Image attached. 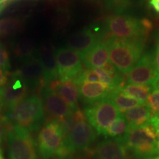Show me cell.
Instances as JSON below:
<instances>
[{
	"label": "cell",
	"instance_id": "9a60e30c",
	"mask_svg": "<svg viewBox=\"0 0 159 159\" xmlns=\"http://www.w3.org/2000/svg\"><path fill=\"white\" fill-rule=\"evenodd\" d=\"M38 58L43 69V83H52L58 77L55 51L49 45H43L37 51Z\"/></svg>",
	"mask_w": 159,
	"mask_h": 159
},
{
	"label": "cell",
	"instance_id": "ba28073f",
	"mask_svg": "<svg viewBox=\"0 0 159 159\" xmlns=\"http://www.w3.org/2000/svg\"><path fill=\"white\" fill-rule=\"evenodd\" d=\"M55 57L61 80L76 81L84 71L80 55L77 52L68 47H61L55 50Z\"/></svg>",
	"mask_w": 159,
	"mask_h": 159
},
{
	"label": "cell",
	"instance_id": "74e56055",
	"mask_svg": "<svg viewBox=\"0 0 159 159\" xmlns=\"http://www.w3.org/2000/svg\"><path fill=\"white\" fill-rule=\"evenodd\" d=\"M156 88H157V89H159V80H158V82H157V84H156Z\"/></svg>",
	"mask_w": 159,
	"mask_h": 159
},
{
	"label": "cell",
	"instance_id": "d590c367",
	"mask_svg": "<svg viewBox=\"0 0 159 159\" xmlns=\"http://www.w3.org/2000/svg\"><path fill=\"white\" fill-rule=\"evenodd\" d=\"M159 154V139L157 141V146H156V154Z\"/></svg>",
	"mask_w": 159,
	"mask_h": 159
},
{
	"label": "cell",
	"instance_id": "9c48e42d",
	"mask_svg": "<svg viewBox=\"0 0 159 159\" xmlns=\"http://www.w3.org/2000/svg\"><path fill=\"white\" fill-rule=\"evenodd\" d=\"M96 136L94 128L84 116L78 120L70 132L65 136L63 146L71 154L88 148L94 142Z\"/></svg>",
	"mask_w": 159,
	"mask_h": 159
},
{
	"label": "cell",
	"instance_id": "277c9868",
	"mask_svg": "<svg viewBox=\"0 0 159 159\" xmlns=\"http://www.w3.org/2000/svg\"><path fill=\"white\" fill-rule=\"evenodd\" d=\"M7 142L11 159H39L36 144L27 129L15 125L9 127Z\"/></svg>",
	"mask_w": 159,
	"mask_h": 159
},
{
	"label": "cell",
	"instance_id": "ffe728a7",
	"mask_svg": "<svg viewBox=\"0 0 159 159\" xmlns=\"http://www.w3.org/2000/svg\"><path fill=\"white\" fill-rule=\"evenodd\" d=\"M124 116L130 128H135L148 123L151 117V111L148 105L144 103L125 111Z\"/></svg>",
	"mask_w": 159,
	"mask_h": 159
},
{
	"label": "cell",
	"instance_id": "cb8c5ba5",
	"mask_svg": "<svg viewBox=\"0 0 159 159\" xmlns=\"http://www.w3.org/2000/svg\"><path fill=\"white\" fill-rule=\"evenodd\" d=\"M152 87L147 85H136L128 84L119 88L123 94L140 101L141 102L145 103L148 98L150 91Z\"/></svg>",
	"mask_w": 159,
	"mask_h": 159
},
{
	"label": "cell",
	"instance_id": "8fae6325",
	"mask_svg": "<svg viewBox=\"0 0 159 159\" xmlns=\"http://www.w3.org/2000/svg\"><path fill=\"white\" fill-rule=\"evenodd\" d=\"M41 100L43 108L50 117L61 121L68 117L72 111L63 99L49 86L44 85L41 89Z\"/></svg>",
	"mask_w": 159,
	"mask_h": 159
},
{
	"label": "cell",
	"instance_id": "2e32d148",
	"mask_svg": "<svg viewBox=\"0 0 159 159\" xmlns=\"http://www.w3.org/2000/svg\"><path fill=\"white\" fill-rule=\"evenodd\" d=\"M80 55L82 63L89 69L103 67L109 59L108 47L104 42H97L88 50L80 53Z\"/></svg>",
	"mask_w": 159,
	"mask_h": 159
},
{
	"label": "cell",
	"instance_id": "836d02e7",
	"mask_svg": "<svg viewBox=\"0 0 159 159\" xmlns=\"http://www.w3.org/2000/svg\"><path fill=\"white\" fill-rule=\"evenodd\" d=\"M2 94H3V88H0V103H2Z\"/></svg>",
	"mask_w": 159,
	"mask_h": 159
},
{
	"label": "cell",
	"instance_id": "5b68a950",
	"mask_svg": "<svg viewBox=\"0 0 159 159\" xmlns=\"http://www.w3.org/2000/svg\"><path fill=\"white\" fill-rule=\"evenodd\" d=\"M108 30L112 36L133 41L143 44V38L149 31L143 27L142 21L124 14H116L107 21Z\"/></svg>",
	"mask_w": 159,
	"mask_h": 159
},
{
	"label": "cell",
	"instance_id": "6da1fadb",
	"mask_svg": "<svg viewBox=\"0 0 159 159\" xmlns=\"http://www.w3.org/2000/svg\"><path fill=\"white\" fill-rule=\"evenodd\" d=\"M13 125L27 129L30 132L41 128L44 120V108L41 98L36 95L26 97L9 111L7 117Z\"/></svg>",
	"mask_w": 159,
	"mask_h": 159
},
{
	"label": "cell",
	"instance_id": "52a82bcc",
	"mask_svg": "<svg viewBox=\"0 0 159 159\" xmlns=\"http://www.w3.org/2000/svg\"><path fill=\"white\" fill-rule=\"evenodd\" d=\"M84 113L89 124L97 134L103 136L108 127L121 114L114 103L108 98L89 105Z\"/></svg>",
	"mask_w": 159,
	"mask_h": 159
},
{
	"label": "cell",
	"instance_id": "83f0119b",
	"mask_svg": "<svg viewBox=\"0 0 159 159\" xmlns=\"http://www.w3.org/2000/svg\"><path fill=\"white\" fill-rule=\"evenodd\" d=\"M108 3L112 7H114L118 12L126 8L129 5V0H107Z\"/></svg>",
	"mask_w": 159,
	"mask_h": 159
},
{
	"label": "cell",
	"instance_id": "30bf717a",
	"mask_svg": "<svg viewBox=\"0 0 159 159\" xmlns=\"http://www.w3.org/2000/svg\"><path fill=\"white\" fill-rule=\"evenodd\" d=\"M159 80V73L155 63L154 56L146 54L140 57L127 76L130 84L147 85L156 88Z\"/></svg>",
	"mask_w": 159,
	"mask_h": 159
},
{
	"label": "cell",
	"instance_id": "f1b7e54d",
	"mask_svg": "<svg viewBox=\"0 0 159 159\" xmlns=\"http://www.w3.org/2000/svg\"><path fill=\"white\" fill-rule=\"evenodd\" d=\"M7 123L5 119H0V145L4 141L6 133H7L9 127L7 126Z\"/></svg>",
	"mask_w": 159,
	"mask_h": 159
},
{
	"label": "cell",
	"instance_id": "4316f807",
	"mask_svg": "<svg viewBox=\"0 0 159 159\" xmlns=\"http://www.w3.org/2000/svg\"><path fill=\"white\" fill-rule=\"evenodd\" d=\"M11 68V61L7 51L0 43V69L8 71Z\"/></svg>",
	"mask_w": 159,
	"mask_h": 159
},
{
	"label": "cell",
	"instance_id": "4fadbf2b",
	"mask_svg": "<svg viewBox=\"0 0 159 159\" xmlns=\"http://www.w3.org/2000/svg\"><path fill=\"white\" fill-rule=\"evenodd\" d=\"M17 75L27 86H36L43 82V69L38 57L33 56L23 60L18 69Z\"/></svg>",
	"mask_w": 159,
	"mask_h": 159
},
{
	"label": "cell",
	"instance_id": "44dd1931",
	"mask_svg": "<svg viewBox=\"0 0 159 159\" xmlns=\"http://www.w3.org/2000/svg\"><path fill=\"white\" fill-rule=\"evenodd\" d=\"M108 98L114 103L120 112H125L129 109L138 106L139 105L144 104L133 97L123 94L119 88L112 89Z\"/></svg>",
	"mask_w": 159,
	"mask_h": 159
},
{
	"label": "cell",
	"instance_id": "d6a6232c",
	"mask_svg": "<svg viewBox=\"0 0 159 159\" xmlns=\"http://www.w3.org/2000/svg\"><path fill=\"white\" fill-rule=\"evenodd\" d=\"M149 5L157 13H159V0H150Z\"/></svg>",
	"mask_w": 159,
	"mask_h": 159
},
{
	"label": "cell",
	"instance_id": "d6986e66",
	"mask_svg": "<svg viewBox=\"0 0 159 159\" xmlns=\"http://www.w3.org/2000/svg\"><path fill=\"white\" fill-rule=\"evenodd\" d=\"M97 42L99 41H97L94 32L91 29H85L71 35L67 41V47L81 53L88 50Z\"/></svg>",
	"mask_w": 159,
	"mask_h": 159
},
{
	"label": "cell",
	"instance_id": "484cf974",
	"mask_svg": "<svg viewBox=\"0 0 159 159\" xmlns=\"http://www.w3.org/2000/svg\"><path fill=\"white\" fill-rule=\"evenodd\" d=\"M148 105L151 111V116L159 114V89L155 88L149 94L147 99Z\"/></svg>",
	"mask_w": 159,
	"mask_h": 159
},
{
	"label": "cell",
	"instance_id": "7402d4cb",
	"mask_svg": "<svg viewBox=\"0 0 159 159\" xmlns=\"http://www.w3.org/2000/svg\"><path fill=\"white\" fill-rule=\"evenodd\" d=\"M129 129L130 127L128 121L124 115L121 114L107 129L105 136L114 138L116 140L125 143Z\"/></svg>",
	"mask_w": 159,
	"mask_h": 159
},
{
	"label": "cell",
	"instance_id": "8992f818",
	"mask_svg": "<svg viewBox=\"0 0 159 159\" xmlns=\"http://www.w3.org/2000/svg\"><path fill=\"white\" fill-rule=\"evenodd\" d=\"M65 135L62 125L55 119L47 122L38 136V150L43 159L57 156L63 146Z\"/></svg>",
	"mask_w": 159,
	"mask_h": 159
},
{
	"label": "cell",
	"instance_id": "3957f363",
	"mask_svg": "<svg viewBox=\"0 0 159 159\" xmlns=\"http://www.w3.org/2000/svg\"><path fill=\"white\" fill-rule=\"evenodd\" d=\"M158 135L149 123L141 127L130 128L125 144L139 159H148L156 154Z\"/></svg>",
	"mask_w": 159,
	"mask_h": 159
},
{
	"label": "cell",
	"instance_id": "1f68e13d",
	"mask_svg": "<svg viewBox=\"0 0 159 159\" xmlns=\"http://www.w3.org/2000/svg\"><path fill=\"white\" fill-rule=\"evenodd\" d=\"M7 83V71L0 69V88Z\"/></svg>",
	"mask_w": 159,
	"mask_h": 159
},
{
	"label": "cell",
	"instance_id": "e575fe53",
	"mask_svg": "<svg viewBox=\"0 0 159 159\" xmlns=\"http://www.w3.org/2000/svg\"><path fill=\"white\" fill-rule=\"evenodd\" d=\"M0 159H5V156H4V153H3V151L0 148Z\"/></svg>",
	"mask_w": 159,
	"mask_h": 159
},
{
	"label": "cell",
	"instance_id": "603a6c76",
	"mask_svg": "<svg viewBox=\"0 0 159 159\" xmlns=\"http://www.w3.org/2000/svg\"><path fill=\"white\" fill-rule=\"evenodd\" d=\"M12 50L16 57L23 60L34 56L35 47L33 41L26 38L18 39L12 44Z\"/></svg>",
	"mask_w": 159,
	"mask_h": 159
},
{
	"label": "cell",
	"instance_id": "4dcf8cb0",
	"mask_svg": "<svg viewBox=\"0 0 159 159\" xmlns=\"http://www.w3.org/2000/svg\"><path fill=\"white\" fill-rule=\"evenodd\" d=\"M155 63H156L157 69L159 73V32L157 34L156 36V52H155Z\"/></svg>",
	"mask_w": 159,
	"mask_h": 159
},
{
	"label": "cell",
	"instance_id": "8d00e7d4",
	"mask_svg": "<svg viewBox=\"0 0 159 159\" xmlns=\"http://www.w3.org/2000/svg\"><path fill=\"white\" fill-rule=\"evenodd\" d=\"M148 159H159V156H156V157H150Z\"/></svg>",
	"mask_w": 159,
	"mask_h": 159
},
{
	"label": "cell",
	"instance_id": "7a4b0ae2",
	"mask_svg": "<svg viewBox=\"0 0 159 159\" xmlns=\"http://www.w3.org/2000/svg\"><path fill=\"white\" fill-rule=\"evenodd\" d=\"M104 43L108 47L110 62L119 71L128 75L140 59L143 45L113 36Z\"/></svg>",
	"mask_w": 159,
	"mask_h": 159
},
{
	"label": "cell",
	"instance_id": "f546056e",
	"mask_svg": "<svg viewBox=\"0 0 159 159\" xmlns=\"http://www.w3.org/2000/svg\"><path fill=\"white\" fill-rule=\"evenodd\" d=\"M148 123L154 128L157 135L159 136V114L151 116Z\"/></svg>",
	"mask_w": 159,
	"mask_h": 159
},
{
	"label": "cell",
	"instance_id": "f35d334b",
	"mask_svg": "<svg viewBox=\"0 0 159 159\" xmlns=\"http://www.w3.org/2000/svg\"><path fill=\"white\" fill-rule=\"evenodd\" d=\"M70 158H58V159H69Z\"/></svg>",
	"mask_w": 159,
	"mask_h": 159
},
{
	"label": "cell",
	"instance_id": "5bb4252c",
	"mask_svg": "<svg viewBox=\"0 0 159 159\" xmlns=\"http://www.w3.org/2000/svg\"><path fill=\"white\" fill-rule=\"evenodd\" d=\"M80 97L89 105H91L102 99L108 98L112 90L108 85L97 82L83 81L78 85Z\"/></svg>",
	"mask_w": 159,
	"mask_h": 159
},
{
	"label": "cell",
	"instance_id": "ac0fdd59",
	"mask_svg": "<svg viewBox=\"0 0 159 159\" xmlns=\"http://www.w3.org/2000/svg\"><path fill=\"white\" fill-rule=\"evenodd\" d=\"M96 159H129L124 143L106 139L99 143L94 151Z\"/></svg>",
	"mask_w": 159,
	"mask_h": 159
},
{
	"label": "cell",
	"instance_id": "7c38bea8",
	"mask_svg": "<svg viewBox=\"0 0 159 159\" xmlns=\"http://www.w3.org/2000/svg\"><path fill=\"white\" fill-rule=\"evenodd\" d=\"M28 86L19 75L15 74L3 89L2 104L10 111L27 97Z\"/></svg>",
	"mask_w": 159,
	"mask_h": 159
},
{
	"label": "cell",
	"instance_id": "e0dca14e",
	"mask_svg": "<svg viewBox=\"0 0 159 159\" xmlns=\"http://www.w3.org/2000/svg\"><path fill=\"white\" fill-rule=\"evenodd\" d=\"M50 88L66 102L72 112L80 110L79 87L76 83L73 80H55L51 83Z\"/></svg>",
	"mask_w": 159,
	"mask_h": 159
},
{
	"label": "cell",
	"instance_id": "d4e9b609",
	"mask_svg": "<svg viewBox=\"0 0 159 159\" xmlns=\"http://www.w3.org/2000/svg\"><path fill=\"white\" fill-rule=\"evenodd\" d=\"M23 21L14 17H7L0 20V37H11L21 30Z\"/></svg>",
	"mask_w": 159,
	"mask_h": 159
}]
</instances>
